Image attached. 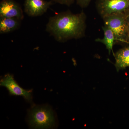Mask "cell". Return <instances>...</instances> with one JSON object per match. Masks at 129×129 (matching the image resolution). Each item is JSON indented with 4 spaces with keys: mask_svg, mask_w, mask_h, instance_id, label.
<instances>
[{
    "mask_svg": "<svg viewBox=\"0 0 129 129\" xmlns=\"http://www.w3.org/2000/svg\"><path fill=\"white\" fill-rule=\"evenodd\" d=\"M126 13V23L127 29H128V32L129 34V12Z\"/></svg>",
    "mask_w": 129,
    "mask_h": 129,
    "instance_id": "obj_13",
    "label": "cell"
},
{
    "mask_svg": "<svg viewBox=\"0 0 129 129\" xmlns=\"http://www.w3.org/2000/svg\"><path fill=\"white\" fill-rule=\"evenodd\" d=\"M22 9L14 0H2L0 3V18H16L23 19Z\"/></svg>",
    "mask_w": 129,
    "mask_h": 129,
    "instance_id": "obj_6",
    "label": "cell"
},
{
    "mask_svg": "<svg viewBox=\"0 0 129 129\" xmlns=\"http://www.w3.org/2000/svg\"><path fill=\"white\" fill-rule=\"evenodd\" d=\"M102 28L104 32V37L103 39L98 38L95 40V41L104 44L110 54L113 50V46L115 41V36L112 31L108 27L104 25Z\"/></svg>",
    "mask_w": 129,
    "mask_h": 129,
    "instance_id": "obj_10",
    "label": "cell"
},
{
    "mask_svg": "<svg viewBox=\"0 0 129 129\" xmlns=\"http://www.w3.org/2000/svg\"></svg>",
    "mask_w": 129,
    "mask_h": 129,
    "instance_id": "obj_14",
    "label": "cell"
},
{
    "mask_svg": "<svg viewBox=\"0 0 129 129\" xmlns=\"http://www.w3.org/2000/svg\"><path fill=\"white\" fill-rule=\"evenodd\" d=\"M29 123L36 128H48L53 127L55 119L53 111L45 106L36 107L30 111Z\"/></svg>",
    "mask_w": 129,
    "mask_h": 129,
    "instance_id": "obj_3",
    "label": "cell"
},
{
    "mask_svg": "<svg viewBox=\"0 0 129 129\" xmlns=\"http://www.w3.org/2000/svg\"><path fill=\"white\" fill-rule=\"evenodd\" d=\"M126 13H113L102 18L104 25L114 35L115 42L129 43V34L126 23Z\"/></svg>",
    "mask_w": 129,
    "mask_h": 129,
    "instance_id": "obj_2",
    "label": "cell"
},
{
    "mask_svg": "<svg viewBox=\"0 0 129 129\" xmlns=\"http://www.w3.org/2000/svg\"><path fill=\"white\" fill-rule=\"evenodd\" d=\"M21 21L16 18H0V33L6 34L18 29Z\"/></svg>",
    "mask_w": 129,
    "mask_h": 129,
    "instance_id": "obj_8",
    "label": "cell"
},
{
    "mask_svg": "<svg viewBox=\"0 0 129 129\" xmlns=\"http://www.w3.org/2000/svg\"><path fill=\"white\" fill-rule=\"evenodd\" d=\"M53 4L52 1L45 0H25L24 11L28 16L37 17L43 15Z\"/></svg>",
    "mask_w": 129,
    "mask_h": 129,
    "instance_id": "obj_7",
    "label": "cell"
},
{
    "mask_svg": "<svg viewBox=\"0 0 129 129\" xmlns=\"http://www.w3.org/2000/svg\"><path fill=\"white\" fill-rule=\"evenodd\" d=\"M77 5L82 8H85L89 5L91 0H76Z\"/></svg>",
    "mask_w": 129,
    "mask_h": 129,
    "instance_id": "obj_12",
    "label": "cell"
},
{
    "mask_svg": "<svg viewBox=\"0 0 129 129\" xmlns=\"http://www.w3.org/2000/svg\"><path fill=\"white\" fill-rule=\"evenodd\" d=\"M51 1L53 2L70 6L73 4L75 1L76 0H51Z\"/></svg>",
    "mask_w": 129,
    "mask_h": 129,
    "instance_id": "obj_11",
    "label": "cell"
},
{
    "mask_svg": "<svg viewBox=\"0 0 129 129\" xmlns=\"http://www.w3.org/2000/svg\"><path fill=\"white\" fill-rule=\"evenodd\" d=\"M86 18L84 12L76 14L62 12L50 18L46 31L60 42L80 39L85 35Z\"/></svg>",
    "mask_w": 129,
    "mask_h": 129,
    "instance_id": "obj_1",
    "label": "cell"
},
{
    "mask_svg": "<svg viewBox=\"0 0 129 129\" xmlns=\"http://www.w3.org/2000/svg\"><path fill=\"white\" fill-rule=\"evenodd\" d=\"M115 66L117 70L129 67V47L118 51L115 55Z\"/></svg>",
    "mask_w": 129,
    "mask_h": 129,
    "instance_id": "obj_9",
    "label": "cell"
},
{
    "mask_svg": "<svg viewBox=\"0 0 129 129\" xmlns=\"http://www.w3.org/2000/svg\"><path fill=\"white\" fill-rule=\"evenodd\" d=\"M96 5L102 18L113 13L129 12V0H96Z\"/></svg>",
    "mask_w": 129,
    "mask_h": 129,
    "instance_id": "obj_4",
    "label": "cell"
},
{
    "mask_svg": "<svg viewBox=\"0 0 129 129\" xmlns=\"http://www.w3.org/2000/svg\"><path fill=\"white\" fill-rule=\"evenodd\" d=\"M0 85L6 88L11 94L23 96L28 102L32 100V91L25 90L20 87L14 80L13 76L10 74L6 75L1 79Z\"/></svg>",
    "mask_w": 129,
    "mask_h": 129,
    "instance_id": "obj_5",
    "label": "cell"
}]
</instances>
